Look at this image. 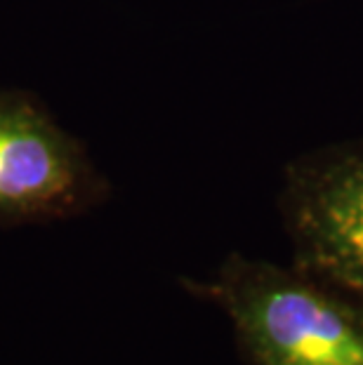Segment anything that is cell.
I'll return each instance as SVG.
<instances>
[{
  "instance_id": "cell-1",
  "label": "cell",
  "mask_w": 363,
  "mask_h": 365,
  "mask_svg": "<svg viewBox=\"0 0 363 365\" xmlns=\"http://www.w3.org/2000/svg\"><path fill=\"white\" fill-rule=\"evenodd\" d=\"M184 287L229 316L248 365H363L361 290L241 255Z\"/></svg>"
},
{
  "instance_id": "cell-2",
  "label": "cell",
  "mask_w": 363,
  "mask_h": 365,
  "mask_svg": "<svg viewBox=\"0 0 363 365\" xmlns=\"http://www.w3.org/2000/svg\"><path fill=\"white\" fill-rule=\"evenodd\" d=\"M292 267L363 292V142L300 153L279 196Z\"/></svg>"
},
{
  "instance_id": "cell-3",
  "label": "cell",
  "mask_w": 363,
  "mask_h": 365,
  "mask_svg": "<svg viewBox=\"0 0 363 365\" xmlns=\"http://www.w3.org/2000/svg\"><path fill=\"white\" fill-rule=\"evenodd\" d=\"M106 193L71 135L31 97L0 92V227L83 212Z\"/></svg>"
}]
</instances>
